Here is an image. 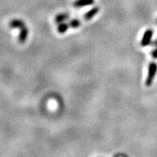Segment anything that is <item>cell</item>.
Wrapping results in <instances>:
<instances>
[{"mask_svg": "<svg viewBox=\"0 0 157 157\" xmlns=\"http://www.w3.org/2000/svg\"><path fill=\"white\" fill-rule=\"evenodd\" d=\"M100 8L98 7H94L93 8L90 9V10L87 12L84 15V20L86 21H89L92 20L95 16L99 12Z\"/></svg>", "mask_w": 157, "mask_h": 157, "instance_id": "obj_3", "label": "cell"}, {"mask_svg": "<svg viewBox=\"0 0 157 157\" xmlns=\"http://www.w3.org/2000/svg\"><path fill=\"white\" fill-rule=\"evenodd\" d=\"M69 16H70L69 14H68V13L59 14V15H58L55 16V23H56L57 24L63 23V22L67 21L68 18H69Z\"/></svg>", "mask_w": 157, "mask_h": 157, "instance_id": "obj_7", "label": "cell"}, {"mask_svg": "<svg viewBox=\"0 0 157 157\" xmlns=\"http://www.w3.org/2000/svg\"><path fill=\"white\" fill-rule=\"evenodd\" d=\"M94 2H95L94 0H76L73 5L76 8H81V7L93 5Z\"/></svg>", "mask_w": 157, "mask_h": 157, "instance_id": "obj_4", "label": "cell"}, {"mask_svg": "<svg viewBox=\"0 0 157 157\" xmlns=\"http://www.w3.org/2000/svg\"><path fill=\"white\" fill-rule=\"evenodd\" d=\"M9 26L11 29H20L26 26L25 22L20 19H14L12 21H11L9 23Z\"/></svg>", "mask_w": 157, "mask_h": 157, "instance_id": "obj_6", "label": "cell"}, {"mask_svg": "<svg viewBox=\"0 0 157 157\" xmlns=\"http://www.w3.org/2000/svg\"><path fill=\"white\" fill-rule=\"evenodd\" d=\"M28 35H29V29H28V28L26 26L21 28L19 33V36H18V42H19V43H25V42L26 41L28 38Z\"/></svg>", "mask_w": 157, "mask_h": 157, "instance_id": "obj_5", "label": "cell"}, {"mask_svg": "<svg viewBox=\"0 0 157 157\" xmlns=\"http://www.w3.org/2000/svg\"><path fill=\"white\" fill-rule=\"evenodd\" d=\"M153 35H154V31L151 29H148L143 35V37L140 41V45L143 47L150 45L152 42Z\"/></svg>", "mask_w": 157, "mask_h": 157, "instance_id": "obj_2", "label": "cell"}, {"mask_svg": "<svg viewBox=\"0 0 157 157\" xmlns=\"http://www.w3.org/2000/svg\"><path fill=\"white\" fill-rule=\"evenodd\" d=\"M69 27L70 26L68 23H66L65 22H63V23H59L58 27H57V31L59 34H64V33H66L68 30Z\"/></svg>", "mask_w": 157, "mask_h": 157, "instance_id": "obj_8", "label": "cell"}, {"mask_svg": "<svg viewBox=\"0 0 157 157\" xmlns=\"http://www.w3.org/2000/svg\"><path fill=\"white\" fill-rule=\"evenodd\" d=\"M153 45L154 46V48L151 51V55L154 59H157V38L153 42Z\"/></svg>", "mask_w": 157, "mask_h": 157, "instance_id": "obj_10", "label": "cell"}, {"mask_svg": "<svg viewBox=\"0 0 157 157\" xmlns=\"http://www.w3.org/2000/svg\"><path fill=\"white\" fill-rule=\"evenodd\" d=\"M157 73V63L156 62H151L148 65V75L145 79V84L147 87L152 85L155 77Z\"/></svg>", "mask_w": 157, "mask_h": 157, "instance_id": "obj_1", "label": "cell"}, {"mask_svg": "<svg viewBox=\"0 0 157 157\" xmlns=\"http://www.w3.org/2000/svg\"><path fill=\"white\" fill-rule=\"evenodd\" d=\"M68 24H69L70 28H72V29H77L81 26V21H79V19H73L71 20V21L68 22Z\"/></svg>", "mask_w": 157, "mask_h": 157, "instance_id": "obj_9", "label": "cell"}]
</instances>
